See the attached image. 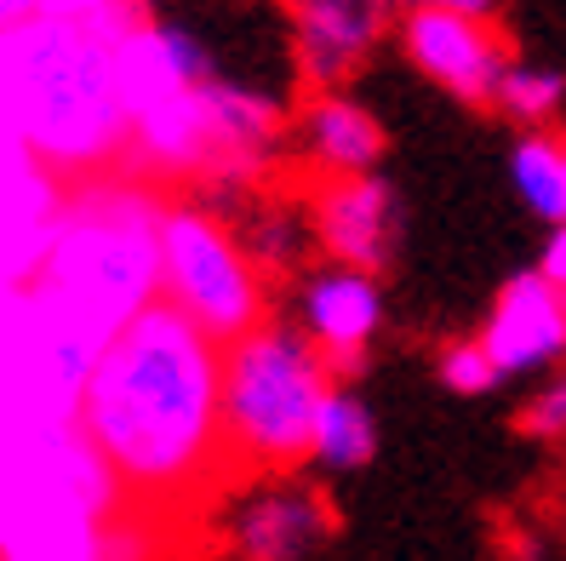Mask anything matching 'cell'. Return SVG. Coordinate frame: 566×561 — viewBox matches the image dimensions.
Masks as SVG:
<instances>
[{"label": "cell", "instance_id": "cell-16", "mask_svg": "<svg viewBox=\"0 0 566 561\" xmlns=\"http://www.w3.org/2000/svg\"><path fill=\"white\" fill-rule=\"evenodd\" d=\"M235 236L247 247V258L270 276H304L315 258V224H310V201L304 195H247V212L235 224Z\"/></svg>", "mask_w": 566, "mask_h": 561}, {"label": "cell", "instance_id": "cell-10", "mask_svg": "<svg viewBox=\"0 0 566 561\" xmlns=\"http://www.w3.org/2000/svg\"><path fill=\"white\" fill-rule=\"evenodd\" d=\"M281 7L292 35V70L310 92L349 86L401 18L389 0H281Z\"/></svg>", "mask_w": 566, "mask_h": 561}, {"label": "cell", "instance_id": "cell-1", "mask_svg": "<svg viewBox=\"0 0 566 561\" xmlns=\"http://www.w3.org/2000/svg\"><path fill=\"white\" fill-rule=\"evenodd\" d=\"M218 355L223 350L201 326H189L160 299L92 355L75 430L109 465L126 505L178 510L229 470Z\"/></svg>", "mask_w": 566, "mask_h": 561}, {"label": "cell", "instance_id": "cell-14", "mask_svg": "<svg viewBox=\"0 0 566 561\" xmlns=\"http://www.w3.org/2000/svg\"><path fill=\"white\" fill-rule=\"evenodd\" d=\"M63 189L70 184L46 173L12 132H0V287L35 281Z\"/></svg>", "mask_w": 566, "mask_h": 561}, {"label": "cell", "instance_id": "cell-3", "mask_svg": "<svg viewBox=\"0 0 566 561\" xmlns=\"http://www.w3.org/2000/svg\"><path fill=\"white\" fill-rule=\"evenodd\" d=\"M0 132L63 184L115 173L126 160V110L109 29L70 18L0 29Z\"/></svg>", "mask_w": 566, "mask_h": 561}, {"label": "cell", "instance_id": "cell-2", "mask_svg": "<svg viewBox=\"0 0 566 561\" xmlns=\"http://www.w3.org/2000/svg\"><path fill=\"white\" fill-rule=\"evenodd\" d=\"M160 218L166 195L120 167L63 189L46 258L29 281L63 339L97 355L132 315L160 299Z\"/></svg>", "mask_w": 566, "mask_h": 561}, {"label": "cell", "instance_id": "cell-25", "mask_svg": "<svg viewBox=\"0 0 566 561\" xmlns=\"http://www.w3.org/2000/svg\"><path fill=\"white\" fill-rule=\"evenodd\" d=\"M29 18H41V0H0V29H18Z\"/></svg>", "mask_w": 566, "mask_h": 561}, {"label": "cell", "instance_id": "cell-24", "mask_svg": "<svg viewBox=\"0 0 566 561\" xmlns=\"http://www.w3.org/2000/svg\"><path fill=\"white\" fill-rule=\"evenodd\" d=\"M395 12H470V18H492L497 0H389Z\"/></svg>", "mask_w": 566, "mask_h": 561}, {"label": "cell", "instance_id": "cell-11", "mask_svg": "<svg viewBox=\"0 0 566 561\" xmlns=\"http://www.w3.org/2000/svg\"><path fill=\"white\" fill-rule=\"evenodd\" d=\"M310 224H315V252L349 270H373L384 276L395 252H401V195L384 184V173L366 178H326L310 195Z\"/></svg>", "mask_w": 566, "mask_h": 561}, {"label": "cell", "instance_id": "cell-21", "mask_svg": "<svg viewBox=\"0 0 566 561\" xmlns=\"http://www.w3.org/2000/svg\"><path fill=\"white\" fill-rule=\"evenodd\" d=\"M521 430H526L532 441H566V373H555V378L521 407Z\"/></svg>", "mask_w": 566, "mask_h": 561}, {"label": "cell", "instance_id": "cell-8", "mask_svg": "<svg viewBox=\"0 0 566 561\" xmlns=\"http://www.w3.org/2000/svg\"><path fill=\"white\" fill-rule=\"evenodd\" d=\"M384 281L373 270H349V263H310L292 287V326L304 333L332 384H355L366 367H373V344L384 333Z\"/></svg>", "mask_w": 566, "mask_h": 561}, {"label": "cell", "instance_id": "cell-13", "mask_svg": "<svg viewBox=\"0 0 566 561\" xmlns=\"http://www.w3.org/2000/svg\"><path fill=\"white\" fill-rule=\"evenodd\" d=\"M332 527H338V516H332L326 487L270 476L229 516V544L241 561H310L332 539Z\"/></svg>", "mask_w": 566, "mask_h": 561}, {"label": "cell", "instance_id": "cell-12", "mask_svg": "<svg viewBox=\"0 0 566 561\" xmlns=\"http://www.w3.org/2000/svg\"><path fill=\"white\" fill-rule=\"evenodd\" d=\"M475 339L492 355L497 378H538L566 361V299L538 270H521L497 287Z\"/></svg>", "mask_w": 566, "mask_h": 561}, {"label": "cell", "instance_id": "cell-7", "mask_svg": "<svg viewBox=\"0 0 566 561\" xmlns=\"http://www.w3.org/2000/svg\"><path fill=\"white\" fill-rule=\"evenodd\" d=\"M92 350L63 339L29 287H0V436L75 424Z\"/></svg>", "mask_w": 566, "mask_h": 561}, {"label": "cell", "instance_id": "cell-5", "mask_svg": "<svg viewBox=\"0 0 566 561\" xmlns=\"http://www.w3.org/2000/svg\"><path fill=\"white\" fill-rule=\"evenodd\" d=\"M332 389L321 350L292 321H258L247 339L218 355L223 458L258 476L310 465V430Z\"/></svg>", "mask_w": 566, "mask_h": 561}, {"label": "cell", "instance_id": "cell-19", "mask_svg": "<svg viewBox=\"0 0 566 561\" xmlns=\"http://www.w3.org/2000/svg\"><path fill=\"white\" fill-rule=\"evenodd\" d=\"M560 97H566V81L555 70H544V63H510L492 92V110H504L521 132H538L560 115Z\"/></svg>", "mask_w": 566, "mask_h": 561}, {"label": "cell", "instance_id": "cell-4", "mask_svg": "<svg viewBox=\"0 0 566 561\" xmlns=\"http://www.w3.org/2000/svg\"><path fill=\"white\" fill-rule=\"evenodd\" d=\"M281 104L247 81L207 75L195 86H178L155 104L126 115V160L120 173L149 178L155 189L184 184L195 201H247V195L275 173L281 160Z\"/></svg>", "mask_w": 566, "mask_h": 561}, {"label": "cell", "instance_id": "cell-20", "mask_svg": "<svg viewBox=\"0 0 566 561\" xmlns=\"http://www.w3.org/2000/svg\"><path fill=\"white\" fill-rule=\"evenodd\" d=\"M436 378L452 389V395H492L497 384V367H492V355L481 350V339H452V344H441V355H436Z\"/></svg>", "mask_w": 566, "mask_h": 561}, {"label": "cell", "instance_id": "cell-18", "mask_svg": "<svg viewBox=\"0 0 566 561\" xmlns=\"http://www.w3.org/2000/svg\"><path fill=\"white\" fill-rule=\"evenodd\" d=\"M510 184L521 195V207L544 224H566V144L549 126L521 132L510 144Z\"/></svg>", "mask_w": 566, "mask_h": 561}, {"label": "cell", "instance_id": "cell-17", "mask_svg": "<svg viewBox=\"0 0 566 561\" xmlns=\"http://www.w3.org/2000/svg\"><path fill=\"white\" fill-rule=\"evenodd\" d=\"M373 453H378L373 407H366L349 384H332L321 413H315V430H310V465L321 476H349L360 465H373Z\"/></svg>", "mask_w": 566, "mask_h": 561}, {"label": "cell", "instance_id": "cell-22", "mask_svg": "<svg viewBox=\"0 0 566 561\" xmlns=\"http://www.w3.org/2000/svg\"><path fill=\"white\" fill-rule=\"evenodd\" d=\"M41 18H70V23H97V29H109V35H120L126 23H138V18H126L115 0H41Z\"/></svg>", "mask_w": 566, "mask_h": 561}, {"label": "cell", "instance_id": "cell-6", "mask_svg": "<svg viewBox=\"0 0 566 561\" xmlns=\"http://www.w3.org/2000/svg\"><path fill=\"white\" fill-rule=\"evenodd\" d=\"M160 304L223 350L270 321V281L247 258L235 224L207 201H166L160 218Z\"/></svg>", "mask_w": 566, "mask_h": 561}, {"label": "cell", "instance_id": "cell-9", "mask_svg": "<svg viewBox=\"0 0 566 561\" xmlns=\"http://www.w3.org/2000/svg\"><path fill=\"white\" fill-rule=\"evenodd\" d=\"M395 41H401V58L423 81H436L458 104H475V110L492 104L497 81L515 63L504 29L470 12H401L395 18Z\"/></svg>", "mask_w": 566, "mask_h": 561}, {"label": "cell", "instance_id": "cell-23", "mask_svg": "<svg viewBox=\"0 0 566 561\" xmlns=\"http://www.w3.org/2000/svg\"><path fill=\"white\" fill-rule=\"evenodd\" d=\"M560 299H566V224H549V236H544V252H538V263H532Z\"/></svg>", "mask_w": 566, "mask_h": 561}, {"label": "cell", "instance_id": "cell-15", "mask_svg": "<svg viewBox=\"0 0 566 561\" xmlns=\"http://www.w3.org/2000/svg\"><path fill=\"white\" fill-rule=\"evenodd\" d=\"M292 149H297V160H304V173L315 184L366 178V173L384 167L389 132L349 86H332V92L304 97V110H297V121H292Z\"/></svg>", "mask_w": 566, "mask_h": 561}]
</instances>
